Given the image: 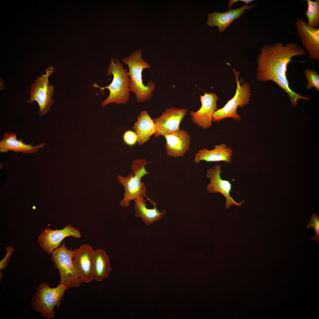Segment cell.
<instances>
[{"label":"cell","instance_id":"2e32d148","mask_svg":"<svg viewBox=\"0 0 319 319\" xmlns=\"http://www.w3.org/2000/svg\"><path fill=\"white\" fill-rule=\"evenodd\" d=\"M166 140L165 149L168 156L174 158L183 156L189 150L191 138L184 130L163 135Z\"/></svg>","mask_w":319,"mask_h":319},{"label":"cell","instance_id":"cb8c5ba5","mask_svg":"<svg viewBox=\"0 0 319 319\" xmlns=\"http://www.w3.org/2000/svg\"><path fill=\"white\" fill-rule=\"evenodd\" d=\"M312 227L314 229L315 234L311 238L317 243H319V216L316 213L313 214L310 222L308 223L307 228Z\"/></svg>","mask_w":319,"mask_h":319},{"label":"cell","instance_id":"ba28073f","mask_svg":"<svg viewBox=\"0 0 319 319\" xmlns=\"http://www.w3.org/2000/svg\"><path fill=\"white\" fill-rule=\"evenodd\" d=\"M55 68L52 65L49 66L45 70V74H42L35 80L31 86L30 97L27 102L31 104L36 101L39 106L38 113L41 116L46 114L54 103L52 97L54 87L49 84L48 79L54 71Z\"/></svg>","mask_w":319,"mask_h":319},{"label":"cell","instance_id":"4fadbf2b","mask_svg":"<svg viewBox=\"0 0 319 319\" xmlns=\"http://www.w3.org/2000/svg\"><path fill=\"white\" fill-rule=\"evenodd\" d=\"M200 98L201 107L196 112L191 111L190 115L194 123L204 129H207L212 126L213 114L218 109L217 104L218 97L215 93L205 92Z\"/></svg>","mask_w":319,"mask_h":319},{"label":"cell","instance_id":"6da1fadb","mask_svg":"<svg viewBox=\"0 0 319 319\" xmlns=\"http://www.w3.org/2000/svg\"><path fill=\"white\" fill-rule=\"evenodd\" d=\"M306 54L305 50L296 43H289L285 45L280 42L265 45L258 56L256 77L262 82L271 80L276 83L288 94L292 105L296 106L298 100H307L310 98L290 88L286 76L287 66L292 57Z\"/></svg>","mask_w":319,"mask_h":319},{"label":"cell","instance_id":"484cf974","mask_svg":"<svg viewBox=\"0 0 319 319\" xmlns=\"http://www.w3.org/2000/svg\"><path fill=\"white\" fill-rule=\"evenodd\" d=\"M6 251L5 257L0 262V270H4L8 264L9 262V258L14 251L13 248L11 246H8L6 248Z\"/></svg>","mask_w":319,"mask_h":319},{"label":"cell","instance_id":"ac0fdd59","mask_svg":"<svg viewBox=\"0 0 319 319\" xmlns=\"http://www.w3.org/2000/svg\"><path fill=\"white\" fill-rule=\"evenodd\" d=\"M232 154V149L227 147L226 144H222L219 145H215L214 148L212 150L200 149L195 155L194 161L197 164L202 160L208 162L224 161L230 163Z\"/></svg>","mask_w":319,"mask_h":319},{"label":"cell","instance_id":"5bb4252c","mask_svg":"<svg viewBox=\"0 0 319 319\" xmlns=\"http://www.w3.org/2000/svg\"><path fill=\"white\" fill-rule=\"evenodd\" d=\"M295 26L302 44L310 58L319 61V28L309 26L305 20L301 18L297 19Z\"/></svg>","mask_w":319,"mask_h":319},{"label":"cell","instance_id":"9a60e30c","mask_svg":"<svg viewBox=\"0 0 319 319\" xmlns=\"http://www.w3.org/2000/svg\"><path fill=\"white\" fill-rule=\"evenodd\" d=\"M257 5V3L250 5L245 4L238 8L233 9L230 8L224 13L217 12H211L208 14L206 24L209 27L217 26L219 32H223L232 21L239 18L245 10L251 9Z\"/></svg>","mask_w":319,"mask_h":319},{"label":"cell","instance_id":"8992f818","mask_svg":"<svg viewBox=\"0 0 319 319\" xmlns=\"http://www.w3.org/2000/svg\"><path fill=\"white\" fill-rule=\"evenodd\" d=\"M74 250L68 249L64 242L51 253V259L55 267L58 269L60 275L59 284L66 287L67 289L77 288L82 283L78 278L73 263Z\"/></svg>","mask_w":319,"mask_h":319},{"label":"cell","instance_id":"7c38bea8","mask_svg":"<svg viewBox=\"0 0 319 319\" xmlns=\"http://www.w3.org/2000/svg\"><path fill=\"white\" fill-rule=\"evenodd\" d=\"M93 250L91 245L87 244L74 250L73 266L78 278L82 283H88L93 280L92 263Z\"/></svg>","mask_w":319,"mask_h":319},{"label":"cell","instance_id":"5b68a950","mask_svg":"<svg viewBox=\"0 0 319 319\" xmlns=\"http://www.w3.org/2000/svg\"><path fill=\"white\" fill-rule=\"evenodd\" d=\"M67 289L66 287L60 284L57 287L51 288L46 283L42 282L32 298L31 306L42 317L47 319L53 318L54 309L56 306L59 308Z\"/></svg>","mask_w":319,"mask_h":319},{"label":"cell","instance_id":"44dd1931","mask_svg":"<svg viewBox=\"0 0 319 319\" xmlns=\"http://www.w3.org/2000/svg\"><path fill=\"white\" fill-rule=\"evenodd\" d=\"M134 200L135 202L134 215L136 217L140 218L146 225L159 220L166 214L165 210L160 212L157 209L156 204L154 202L152 204L154 206L153 209L147 208L146 201L143 198V196L138 197Z\"/></svg>","mask_w":319,"mask_h":319},{"label":"cell","instance_id":"ffe728a7","mask_svg":"<svg viewBox=\"0 0 319 319\" xmlns=\"http://www.w3.org/2000/svg\"><path fill=\"white\" fill-rule=\"evenodd\" d=\"M111 271L109 258L105 252L100 249L94 250L92 263L93 280L102 281L108 277Z\"/></svg>","mask_w":319,"mask_h":319},{"label":"cell","instance_id":"3957f363","mask_svg":"<svg viewBox=\"0 0 319 319\" xmlns=\"http://www.w3.org/2000/svg\"><path fill=\"white\" fill-rule=\"evenodd\" d=\"M141 52V50L139 49L122 60V62L128 67L130 92L135 95L136 101L139 103L144 102L150 99L153 96L152 92L155 87V83L152 81L146 85L143 83V71L151 67L150 64L143 59Z\"/></svg>","mask_w":319,"mask_h":319},{"label":"cell","instance_id":"603a6c76","mask_svg":"<svg viewBox=\"0 0 319 319\" xmlns=\"http://www.w3.org/2000/svg\"><path fill=\"white\" fill-rule=\"evenodd\" d=\"M305 74L308 82L306 87L310 90L312 87H314L315 90L319 91V75L315 71L309 69L305 70Z\"/></svg>","mask_w":319,"mask_h":319},{"label":"cell","instance_id":"30bf717a","mask_svg":"<svg viewBox=\"0 0 319 319\" xmlns=\"http://www.w3.org/2000/svg\"><path fill=\"white\" fill-rule=\"evenodd\" d=\"M222 172L221 165L219 164L207 170L206 177L210 180V183L207 186V192L210 193H220L222 194L226 199L225 207L227 209H229L232 205L240 206L245 201H243L237 202L231 196L232 184L229 181L221 178L220 174Z\"/></svg>","mask_w":319,"mask_h":319},{"label":"cell","instance_id":"277c9868","mask_svg":"<svg viewBox=\"0 0 319 319\" xmlns=\"http://www.w3.org/2000/svg\"><path fill=\"white\" fill-rule=\"evenodd\" d=\"M148 163L144 159L135 160L131 165V172L125 177L118 175V180L123 186L125 190L123 198L119 203L122 207H128L130 201L134 200L140 196H144L152 202L146 195L147 190L144 183L141 181L142 177L149 174L145 168Z\"/></svg>","mask_w":319,"mask_h":319},{"label":"cell","instance_id":"8fae6325","mask_svg":"<svg viewBox=\"0 0 319 319\" xmlns=\"http://www.w3.org/2000/svg\"><path fill=\"white\" fill-rule=\"evenodd\" d=\"M188 110L174 107L167 108L161 115L153 119L156 127L155 137L171 133L180 130L181 121L186 115Z\"/></svg>","mask_w":319,"mask_h":319},{"label":"cell","instance_id":"d4e9b609","mask_svg":"<svg viewBox=\"0 0 319 319\" xmlns=\"http://www.w3.org/2000/svg\"><path fill=\"white\" fill-rule=\"evenodd\" d=\"M125 143L129 146H133L137 142V137L134 132L131 131H126L123 137Z\"/></svg>","mask_w":319,"mask_h":319},{"label":"cell","instance_id":"52a82bcc","mask_svg":"<svg viewBox=\"0 0 319 319\" xmlns=\"http://www.w3.org/2000/svg\"><path fill=\"white\" fill-rule=\"evenodd\" d=\"M235 75L236 82V92L234 96L229 100L222 108L218 109L214 113L212 121L219 123L222 119L230 118L234 120L239 121L240 116L237 113V108H243L248 104L251 96L250 86L247 82H244L240 85L242 80H238L239 72L233 70Z\"/></svg>","mask_w":319,"mask_h":319},{"label":"cell","instance_id":"e0dca14e","mask_svg":"<svg viewBox=\"0 0 319 319\" xmlns=\"http://www.w3.org/2000/svg\"><path fill=\"white\" fill-rule=\"evenodd\" d=\"M45 145L44 143H41L33 146L30 144H26L22 139L18 140L14 132H7L4 133L0 141V151L2 152H6L10 151L32 153L37 152L40 148H43Z\"/></svg>","mask_w":319,"mask_h":319},{"label":"cell","instance_id":"7a4b0ae2","mask_svg":"<svg viewBox=\"0 0 319 319\" xmlns=\"http://www.w3.org/2000/svg\"><path fill=\"white\" fill-rule=\"evenodd\" d=\"M114 60L113 57L111 59L107 72V76L112 75L113 76L111 82L108 86L103 87L94 83L92 87L100 88V91L105 89L109 90V96L102 102V107L112 103L126 105L130 98V78L127 69L124 68L123 65L118 59H115V62Z\"/></svg>","mask_w":319,"mask_h":319},{"label":"cell","instance_id":"d6986e66","mask_svg":"<svg viewBox=\"0 0 319 319\" xmlns=\"http://www.w3.org/2000/svg\"><path fill=\"white\" fill-rule=\"evenodd\" d=\"M132 129L137 136V142L140 145L148 141L157 131L154 122L145 110L141 111Z\"/></svg>","mask_w":319,"mask_h":319},{"label":"cell","instance_id":"9c48e42d","mask_svg":"<svg viewBox=\"0 0 319 319\" xmlns=\"http://www.w3.org/2000/svg\"><path fill=\"white\" fill-rule=\"evenodd\" d=\"M70 236L80 238L82 235L78 230L70 225H66L61 230H53L47 227L41 232L38 242L41 249L50 254L59 247L64 238Z\"/></svg>","mask_w":319,"mask_h":319},{"label":"cell","instance_id":"7402d4cb","mask_svg":"<svg viewBox=\"0 0 319 319\" xmlns=\"http://www.w3.org/2000/svg\"><path fill=\"white\" fill-rule=\"evenodd\" d=\"M307 7L305 14L307 19V24L315 28L319 27V0H306Z\"/></svg>","mask_w":319,"mask_h":319}]
</instances>
